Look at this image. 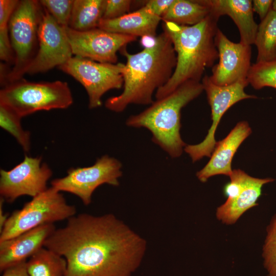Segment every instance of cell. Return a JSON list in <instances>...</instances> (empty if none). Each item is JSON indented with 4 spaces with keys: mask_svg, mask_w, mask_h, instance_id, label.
<instances>
[{
    "mask_svg": "<svg viewBox=\"0 0 276 276\" xmlns=\"http://www.w3.org/2000/svg\"><path fill=\"white\" fill-rule=\"evenodd\" d=\"M43 247L65 259V276H131L142 263L147 242L112 214L82 213L55 229Z\"/></svg>",
    "mask_w": 276,
    "mask_h": 276,
    "instance_id": "6da1fadb",
    "label": "cell"
},
{
    "mask_svg": "<svg viewBox=\"0 0 276 276\" xmlns=\"http://www.w3.org/2000/svg\"><path fill=\"white\" fill-rule=\"evenodd\" d=\"M126 47L120 50L126 58L123 90L105 102L106 108L116 112H122L131 104L153 103V93L168 82L177 62L172 40L164 31L156 36L153 46L139 53H129Z\"/></svg>",
    "mask_w": 276,
    "mask_h": 276,
    "instance_id": "7a4b0ae2",
    "label": "cell"
},
{
    "mask_svg": "<svg viewBox=\"0 0 276 276\" xmlns=\"http://www.w3.org/2000/svg\"><path fill=\"white\" fill-rule=\"evenodd\" d=\"M219 18L211 12L203 20L193 26L163 21L164 31L172 40L177 62L171 78L156 91V100L169 95L188 81L200 82L205 69L213 66L218 58L215 37Z\"/></svg>",
    "mask_w": 276,
    "mask_h": 276,
    "instance_id": "3957f363",
    "label": "cell"
},
{
    "mask_svg": "<svg viewBox=\"0 0 276 276\" xmlns=\"http://www.w3.org/2000/svg\"><path fill=\"white\" fill-rule=\"evenodd\" d=\"M203 90L201 82L188 81L169 95L154 101L141 113L130 116L126 124L148 129L153 142L171 157H178L187 145L180 133L181 110Z\"/></svg>",
    "mask_w": 276,
    "mask_h": 276,
    "instance_id": "277c9868",
    "label": "cell"
},
{
    "mask_svg": "<svg viewBox=\"0 0 276 276\" xmlns=\"http://www.w3.org/2000/svg\"><path fill=\"white\" fill-rule=\"evenodd\" d=\"M73 103L67 83L60 80L33 82L21 78L0 90V104L21 118L38 111L66 109Z\"/></svg>",
    "mask_w": 276,
    "mask_h": 276,
    "instance_id": "5b68a950",
    "label": "cell"
},
{
    "mask_svg": "<svg viewBox=\"0 0 276 276\" xmlns=\"http://www.w3.org/2000/svg\"><path fill=\"white\" fill-rule=\"evenodd\" d=\"M42 6L39 1H19L9 21V33L14 55L13 67L1 75L6 84L22 78L37 53L38 30Z\"/></svg>",
    "mask_w": 276,
    "mask_h": 276,
    "instance_id": "8992f818",
    "label": "cell"
},
{
    "mask_svg": "<svg viewBox=\"0 0 276 276\" xmlns=\"http://www.w3.org/2000/svg\"><path fill=\"white\" fill-rule=\"evenodd\" d=\"M76 213V207L67 204L63 195L51 187L8 217L0 231V241L44 224L68 219Z\"/></svg>",
    "mask_w": 276,
    "mask_h": 276,
    "instance_id": "52a82bcc",
    "label": "cell"
},
{
    "mask_svg": "<svg viewBox=\"0 0 276 276\" xmlns=\"http://www.w3.org/2000/svg\"><path fill=\"white\" fill-rule=\"evenodd\" d=\"M58 68L83 85L89 109L101 106L102 97L107 91L123 86L125 64L122 63H101L74 56Z\"/></svg>",
    "mask_w": 276,
    "mask_h": 276,
    "instance_id": "ba28073f",
    "label": "cell"
},
{
    "mask_svg": "<svg viewBox=\"0 0 276 276\" xmlns=\"http://www.w3.org/2000/svg\"><path fill=\"white\" fill-rule=\"evenodd\" d=\"M122 165L117 159L104 155L92 166L72 168L67 175L51 181V187L59 192H66L78 197L85 205L91 202L95 190L103 184L119 185Z\"/></svg>",
    "mask_w": 276,
    "mask_h": 276,
    "instance_id": "9c48e42d",
    "label": "cell"
},
{
    "mask_svg": "<svg viewBox=\"0 0 276 276\" xmlns=\"http://www.w3.org/2000/svg\"><path fill=\"white\" fill-rule=\"evenodd\" d=\"M41 157L25 155L24 159L9 170H0L1 197L9 203L20 196L32 198L45 191L52 171Z\"/></svg>",
    "mask_w": 276,
    "mask_h": 276,
    "instance_id": "30bf717a",
    "label": "cell"
},
{
    "mask_svg": "<svg viewBox=\"0 0 276 276\" xmlns=\"http://www.w3.org/2000/svg\"><path fill=\"white\" fill-rule=\"evenodd\" d=\"M66 28L60 26L42 6L38 30V49L26 74L48 72L73 57Z\"/></svg>",
    "mask_w": 276,
    "mask_h": 276,
    "instance_id": "8fae6325",
    "label": "cell"
},
{
    "mask_svg": "<svg viewBox=\"0 0 276 276\" xmlns=\"http://www.w3.org/2000/svg\"><path fill=\"white\" fill-rule=\"evenodd\" d=\"M66 33L72 53L75 56L112 64L118 61L117 52L137 38L99 28L78 31L67 27Z\"/></svg>",
    "mask_w": 276,
    "mask_h": 276,
    "instance_id": "7c38bea8",
    "label": "cell"
},
{
    "mask_svg": "<svg viewBox=\"0 0 276 276\" xmlns=\"http://www.w3.org/2000/svg\"><path fill=\"white\" fill-rule=\"evenodd\" d=\"M229 177L231 181L224 188L227 200L217 209L216 216L223 223L232 224L245 212L258 205L263 186L274 179L254 177L240 169L233 170Z\"/></svg>",
    "mask_w": 276,
    "mask_h": 276,
    "instance_id": "4fadbf2b",
    "label": "cell"
},
{
    "mask_svg": "<svg viewBox=\"0 0 276 276\" xmlns=\"http://www.w3.org/2000/svg\"><path fill=\"white\" fill-rule=\"evenodd\" d=\"M215 42L219 62L212 67V75L209 76L211 81L219 86L237 82L248 83L247 77L251 66V45L231 41L219 29Z\"/></svg>",
    "mask_w": 276,
    "mask_h": 276,
    "instance_id": "5bb4252c",
    "label": "cell"
},
{
    "mask_svg": "<svg viewBox=\"0 0 276 276\" xmlns=\"http://www.w3.org/2000/svg\"><path fill=\"white\" fill-rule=\"evenodd\" d=\"M204 90L211 108L212 123L202 142L195 145H187L184 148L193 163L204 156L211 157L216 143L215 132L223 115L244 98L242 90L235 84L219 86L209 81L204 85Z\"/></svg>",
    "mask_w": 276,
    "mask_h": 276,
    "instance_id": "9a60e30c",
    "label": "cell"
},
{
    "mask_svg": "<svg viewBox=\"0 0 276 276\" xmlns=\"http://www.w3.org/2000/svg\"><path fill=\"white\" fill-rule=\"evenodd\" d=\"M251 133V129L246 121L238 122L225 138L216 142L210 160L196 173L198 179L202 182H205L215 175L229 176L233 171L232 162L234 156Z\"/></svg>",
    "mask_w": 276,
    "mask_h": 276,
    "instance_id": "2e32d148",
    "label": "cell"
},
{
    "mask_svg": "<svg viewBox=\"0 0 276 276\" xmlns=\"http://www.w3.org/2000/svg\"><path fill=\"white\" fill-rule=\"evenodd\" d=\"M53 223L46 224L12 238L0 241V271L27 261L41 248L55 231Z\"/></svg>",
    "mask_w": 276,
    "mask_h": 276,
    "instance_id": "e0dca14e",
    "label": "cell"
},
{
    "mask_svg": "<svg viewBox=\"0 0 276 276\" xmlns=\"http://www.w3.org/2000/svg\"><path fill=\"white\" fill-rule=\"evenodd\" d=\"M211 12L219 18L227 15L234 21L239 31L240 42L254 44L258 25L254 18L252 1L208 0Z\"/></svg>",
    "mask_w": 276,
    "mask_h": 276,
    "instance_id": "ac0fdd59",
    "label": "cell"
},
{
    "mask_svg": "<svg viewBox=\"0 0 276 276\" xmlns=\"http://www.w3.org/2000/svg\"><path fill=\"white\" fill-rule=\"evenodd\" d=\"M162 18L152 13L145 6L113 19H101L98 28L103 30L137 37L155 36Z\"/></svg>",
    "mask_w": 276,
    "mask_h": 276,
    "instance_id": "d6986e66",
    "label": "cell"
},
{
    "mask_svg": "<svg viewBox=\"0 0 276 276\" xmlns=\"http://www.w3.org/2000/svg\"><path fill=\"white\" fill-rule=\"evenodd\" d=\"M211 13L208 0H174L162 17V20L180 26H193L203 20Z\"/></svg>",
    "mask_w": 276,
    "mask_h": 276,
    "instance_id": "ffe728a7",
    "label": "cell"
},
{
    "mask_svg": "<svg viewBox=\"0 0 276 276\" xmlns=\"http://www.w3.org/2000/svg\"><path fill=\"white\" fill-rule=\"evenodd\" d=\"M105 0H74L68 27L78 31L98 28Z\"/></svg>",
    "mask_w": 276,
    "mask_h": 276,
    "instance_id": "44dd1931",
    "label": "cell"
},
{
    "mask_svg": "<svg viewBox=\"0 0 276 276\" xmlns=\"http://www.w3.org/2000/svg\"><path fill=\"white\" fill-rule=\"evenodd\" d=\"M30 276H65V259L44 247L35 253L26 262Z\"/></svg>",
    "mask_w": 276,
    "mask_h": 276,
    "instance_id": "7402d4cb",
    "label": "cell"
},
{
    "mask_svg": "<svg viewBox=\"0 0 276 276\" xmlns=\"http://www.w3.org/2000/svg\"><path fill=\"white\" fill-rule=\"evenodd\" d=\"M254 44L257 49L256 62L276 59V11L271 9L258 25Z\"/></svg>",
    "mask_w": 276,
    "mask_h": 276,
    "instance_id": "603a6c76",
    "label": "cell"
},
{
    "mask_svg": "<svg viewBox=\"0 0 276 276\" xmlns=\"http://www.w3.org/2000/svg\"><path fill=\"white\" fill-rule=\"evenodd\" d=\"M19 1L0 0V58L5 62H13L14 55L9 33V21Z\"/></svg>",
    "mask_w": 276,
    "mask_h": 276,
    "instance_id": "cb8c5ba5",
    "label": "cell"
},
{
    "mask_svg": "<svg viewBox=\"0 0 276 276\" xmlns=\"http://www.w3.org/2000/svg\"><path fill=\"white\" fill-rule=\"evenodd\" d=\"M19 116L7 107L0 104V126L17 141L23 150L29 151L31 147L30 133L21 124Z\"/></svg>",
    "mask_w": 276,
    "mask_h": 276,
    "instance_id": "d4e9b609",
    "label": "cell"
},
{
    "mask_svg": "<svg viewBox=\"0 0 276 276\" xmlns=\"http://www.w3.org/2000/svg\"><path fill=\"white\" fill-rule=\"evenodd\" d=\"M254 88L265 87L276 89V59L268 62H256L251 65L247 77Z\"/></svg>",
    "mask_w": 276,
    "mask_h": 276,
    "instance_id": "484cf974",
    "label": "cell"
},
{
    "mask_svg": "<svg viewBox=\"0 0 276 276\" xmlns=\"http://www.w3.org/2000/svg\"><path fill=\"white\" fill-rule=\"evenodd\" d=\"M262 256L267 276H276V213L267 227Z\"/></svg>",
    "mask_w": 276,
    "mask_h": 276,
    "instance_id": "4316f807",
    "label": "cell"
},
{
    "mask_svg": "<svg viewBox=\"0 0 276 276\" xmlns=\"http://www.w3.org/2000/svg\"><path fill=\"white\" fill-rule=\"evenodd\" d=\"M41 5L63 28L68 27L74 0H41Z\"/></svg>",
    "mask_w": 276,
    "mask_h": 276,
    "instance_id": "83f0119b",
    "label": "cell"
},
{
    "mask_svg": "<svg viewBox=\"0 0 276 276\" xmlns=\"http://www.w3.org/2000/svg\"><path fill=\"white\" fill-rule=\"evenodd\" d=\"M132 2L130 0H105L102 19H113L128 13Z\"/></svg>",
    "mask_w": 276,
    "mask_h": 276,
    "instance_id": "f1b7e54d",
    "label": "cell"
},
{
    "mask_svg": "<svg viewBox=\"0 0 276 276\" xmlns=\"http://www.w3.org/2000/svg\"><path fill=\"white\" fill-rule=\"evenodd\" d=\"M173 2L174 0H150L144 6L154 15L162 18Z\"/></svg>",
    "mask_w": 276,
    "mask_h": 276,
    "instance_id": "f546056e",
    "label": "cell"
},
{
    "mask_svg": "<svg viewBox=\"0 0 276 276\" xmlns=\"http://www.w3.org/2000/svg\"><path fill=\"white\" fill-rule=\"evenodd\" d=\"M272 0H254L252 1L253 11L257 13L263 20L272 9Z\"/></svg>",
    "mask_w": 276,
    "mask_h": 276,
    "instance_id": "4dcf8cb0",
    "label": "cell"
},
{
    "mask_svg": "<svg viewBox=\"0 0 276 276\" xmlns=\"http://www.w3.org/2000/svg\"><path fill=\"white\" fill-rule=\"evenodd\" d=\"M26 262H22L6 268L2 272V276H30L27 269Z\"/></svg>",
    "mask_w": 276,
    "mask_h": 276,
    "instance_id": "1f68e13d",
    "label": "cell"
},
{
    "mask_svg": "<svg viewBox=\"0 0 276 276\" xmlns=\"http://www.w3.org/2000/svg\"><path fill=\"white\" fill-rule=\"evenodd\" d=\"M156 36H144L142 37L140 42L144 48L153 46L156 41Z\"/></svg>",
    "mask_w": 276,
    "mask_h": 276,
    "instance_id": "d6a6232c",
    "label": "cell"
},
{
    "mask_svg": "<svg viewBox=\"0 0 276 276\" xmlns=\"http://www.w3.org/2000/svg\"><path fill=\"white\" fill-rule=\"evenodd\" d=\"M5 200L1 197L0 199V231L2 229L4 226L7 219L8 217L7 215H4L3 211V204Z\"/></svg>",
    "mask_w": 276,
    "mask_h": 276,
    "instance_id": "836d02e7",
    "label": "cell"
},
{
    "mask_svg": "<svg viewBox=\"0 0 276 276\" xmlns=\"http://www.w3.org/2000/svg\"><path fill=\"white\" fill-rule=\"evenodd\" d=\"M272 9L276 11V0L273 1Z\"/></svg>",
    "mask_w": 276,
    "mask_h": 276,
    "instance_id": "e575fe53",
    "label": "cell"
}]
</instances>
